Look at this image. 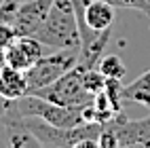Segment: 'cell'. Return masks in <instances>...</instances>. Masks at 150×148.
I'll list each match as a JSON object with an SVG mask.
<instances>
[{
  "instance_id": "cell-1",
  "label": "cell",
  "mask_w": 150,
  "mask_h": 148,
  "mask_svg": "<svg viewBox=\"0 0 150 148\" xmlns=\"http://www.w3.org/2000/svg\"><path fill=\"white\" fill-rule=\"evenodd\" d=\"M32 38L51 49H81V32L72 0H53L45 23Z\"/></svg>"
},
{
  "instance_id": "cell-2",
  "label": "cell",
  "mask_w": 150,
  "mask_h": 148,
  "mask_svg": "<svg viewBox=\"0 0 150 148\" xmlns=\"http://www.w3.org/2000/svg\"><path fill=\"white\" fill-rule=\"evenodd\" d=\"M25 116H38L57 127H76V125L85 123L81 108H66V106L53 104V102L42 100V97L32 95V93L13 100L2 118H25Z\"/></svg>"
},
{
  "instance_id": "cell-3",
  "label": "cell",
  "mask_w": 150,
  "mask_h": 148,
  "mask_svg": "<svg viewBox=\"0 0 150 148\" xmlns=\"http://www.w3.org/2000/svg\"><path fill=\"white\" fill-rule=\"evenodd\" d=\"M32 95H38L42 100H49L66 108H81V110L93 102V95L83 85V68L78 64L72 70H68L64 76H59L55 83L32 91Z\"/></svg>"
},
{
  "instance_id": "cell-4",
  "label": "cell",
  "mask_w": 150,
  "mask_h": 148,
  "mask_svg": "<svg viewBox=\"0 0 150 148\" xmlns=\"http://www.w3.org/2000/svg\"><path fill=\"white\" fill-rule=\"evenodd\" d=\"M76 64H78V49H57L51 55H42L32 68L25 70L28 93L55 83L59 76L72 70Z\"/></svg>"
},
{
  "instance_id": "cell-5",
  "label": "cell",
  "mask_w": 150,
  "mask_h": 148,
  "mask_svg": "<svg viewBox=\"0 0 150 148\" xmlns=\"http://www.w3.org/2000/svg\"><path fill=\"white\" fill-rule=\"evenodd\" d=\"M106 123L114 129L121 146H146V148H150V114L144 118H129L121 110Z\"/></svg>"
},
{
  "instance_id": "cell-6",
  "label": "cell",
  "mask_w": 150,
  "mask_h": 148,
  "mask_svg": "<svg viewBox=\"0 0 150 148\" xmlns=\"http://www.w3.org/2000/svg\"><path fill=\"white\" fill-rule=\"evenodd\" d=\"M42 42H38L32 36H17L15 40L4 49V64L17 68V70H28L32 68L38 59H40L42 53Z\"/></svg>"
},
{
  "instance_id": "cell-7",
  "label": "cell",
  "mask_w": 150,
  "mask_h": 148,
  "mask_svg": "<svg viewBox=\"0 0 150 148\" xmlns=\"http://www.w3.org/2000/svg\"><path fill=\"white\" fill-rule=\"evenodd\" d=\"M51 4L53 0H23L21 6H19L17 19L13 23L17 30V36H32L45 23Z\"/></svg>"
},
{
  "instance_id": "cell-8",
  "label": "cell",
  "mask_w": 150,
  "mask_h": 148,
  "mask_svg": "<svg viewBox=\"0 0 150 148\" xmlns=\"http://www.w3.org/2000/svg\"><path fill=\"white\" fill-rule=\"evenodd\" d=\"M0 95L6 97L8 102L28 95L25 72L23 70H17V68L8 66V64L0 66Z\"/></svg>"
},
{
  "instance_id": "cell-9",
  "label": "cell",
  "mask_w": 150,
  "mask_h": 148,
  "mask_svg": "<svg viewBox=\"0 0 150 148\" xmlns=\"http://www.w3.org/2000/svg\"><path fill=\"white\" fill-rule=\"evenodd\" d=\"M6 148H45L40 140L21 123V118H4Z\"/></svg>"
},
{
  "instance_id": "cell-10",
  "label": "cell",
  "mask_w": 150,
  "mask_h": 148,
  "mask_svg": "<svg viewBox=\"0 0 150 148\" xmlns=\"http://www.w3.org/2000/svg\"><path fill=\"white\" fill-rule=\"evenodd\" d=\"M123 100H129V102H135V104L150 108V70L139 74L127 87H123Z\"/></svg>"
},
{
  "instance_id": "cell-11",
  "label": "cell",
  "mask_w": 150,
  "mask_h": 148,
  "mask_svg": "<svg viewBox=\"0 0 150 148\" xmlns=\"http://www.w3.org/2000/svg\"><path fill=\"white\" fill-rule=\"evenodd\" d=\"M97 70L106 78L123 81L125 74H127V66L123 64V59L118 55H102V59H99V64H97Z\"/></svg>"
},
{
  "instance_id": "cell-12",
  "label": "cell",
  "mask_w": 150,
  "mask_h": 148,
  "mask_svg": "<svg viewBox=\"0 0 150 148\" xmlns=\"http://www.w3.org/2000/svg\"><path fill=\"white\" fill-rule=\"evenodd\" d=\"M83 85L91 95H97L106 87V76L97 68H89V70H83Z\"/></svg>"
},
{
  "instance_id": "cell-13",
  "label": "cell",
  "mask_w": 150,
  "mask_h": 148,
  "mask_svg": "<svg viewBox=\"0 0 150 148\" xmlns=\"http://www.w3.org/2000/svg\"><path fill=\"white\" fill-rule=\"evenodd\" d=\"M23 0H2L0 2V23H15Z\"/></svg>"
},
{
  "instance_id": "cell-14",
  "label": "cell",
  "mask_w": 150,
  "mask_h": 148,
  "mask_svg": "<svg viewBox=\"0 0 150 148\" xmlns=\"http://www.w3.org/2000/svg\"><path fill=\"white\" fill-rule=\"evenodd\" d=\"M114 8H133L144 15H150V0H106Z\"/></svg>"
},
{
  "instance_id": "cell-15",
  "label": "cell",
  "mask_w": 150,
  "mask_h": 148,
  "mask_svg": "<svg viewBox=\"0 0 150 148\" xmlns=\"http://www.w3.org/2000/svg\"><path fill=\"white\" fill-rule=\"evenodd\" d=\"M97 144H99V148H121V142H118V137H116L114 129H112L108 123H104L102 131H99V135H97Z\"/></svg>"
},
{
  "instance_id": "cell-16",
  "label": "cell",
  "mask_w": 150,
  "mask_h": 148,
  "mask_svg": "<svg viewBox=\"0 0 150 148\" xmlns=\"http://www.w3.org/2000/svg\"><path fill=\"white\" fill-rule=\"evenodd\" d=\"M17 38V30L13 23H0V47H8Z\"/></svg>"
},
{
  "instance_id": "cell-17",
  "label": "cell",
  "mask_w": 150,
  "mask_h": 148,
  "mask_svg": "<svg viewBox=\"0 0 150 148\" xmlns=\"http://www.w3.org/2000/svg\"><path fill=\"white\" fill-rule=\"evenodd\" d=\"M72 148H99L97 140H81V142H76Z\"/></svg>"
},
{
  "instance_id": "cell-18",
  "label": "cell",
  "mask_w": 150,
  "mask_h": 148,
  "mask_svg": "<svg viewBox=\"0 0 150 148\" xmlns=\"http://www.w3.org/2000/svg\"><path fill=\"white\" fill-rule=\"evenodd\" d=\"M8 106H11V102H8L6 97H2V95H0V118H2V116L6 114V110H8Z\"/></svg>"
},
{
  "instance_id": "cell-19",
  "label": "cell",
  "mask_w": 150,
  "mask_h": 148,
  "mask_svg": "<svg viewBox=\"0 0 150 148\" xmlns=\"http://www.w3.org/2000/svg\"><path fill=\"white\" fill-rule=\"evenodd\" d=\"M4 64V47H0V66Z\"/></svg>"
},
{
  "instance_id": "cell-20",
  "label": "cell",
  "mask_w": 150,
  "mask_h": 148,
  "mask_svg": "<svg viewBox=\"0 0 150 148\" xmlns=\"http://www.w3.org/2000/svg\"><path fill=\"white\" fill-rule=\"evenodd\" d=\"M121 148H146V146H121Z\"/></svg>"
}]
</instances>
